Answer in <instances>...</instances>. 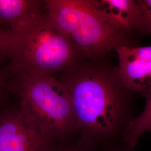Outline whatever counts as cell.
<instances>
[{
    "instance_id": "1",
    "label": "cell",
    "mask_w": 151,
    "mask_h": 151,
    "mask_svg": "<svg viewBox=\"0 0 151 151\" xmlns=\"http://www.w3.org/2000/svg\"><path fill=\"white\" fill-rule=\"evenodd\" d=\"M70 95L77 139L96 150L123 142L135 118L136 97L125 86L117 65L106 60L83 57L62 73Z\"/></svg>"
},
{
    "instance_id": "2",
    "label": "cell",
    "mask_w": 151,
    "mask_h": 151,
    "mask_svg": "<svg viewBox=\"0 0 151 151\" xmlns=\"http://www.w3.org/2000/svg\"><path fill=\"white\" fill-rule=\"evenodd\" d=\"M9 65L11 75L54 76L82 56L48 13L9 32Z\"/></svg>"
},
{
    "instance_id": "3",
    "label": "cell",
    "mask_w": 151,
    "mask_h": 151,
    "mask_svg": "<svg viewBox=\"0 0 151 151\" xmlns=\"http://www.w3.org/2000/svg\"><path fill=\"white\" fill-rule=\"evenodd\" d=\"M9 90L19 99V106L42 133L54 143L77 137L70 95L54 76L11 75Z\"/></svg>"
},
{
    "instance_id": "4",
    "label": "cell",
    "mask_w": 151,
    "mask_h": 151,
    "mask_svg": "<svg viewBox=\"0 0 151 151\" xmlns=\"http://www.w3.org/2000/svg\"><path fill=\"white\" fill-rule=\"evenodd\" d=\"M47 13L82 57L98 58L123 45H138L114 27L97 0L44 1Z\"/></svg>"
},
{
    "instance_id": "5",
    "label": "cell",
    "mask_w": 151,
    "mask_h": 151,
    "mask_svg": "<svg viewBox=\"0 0 151 151\" xmlns=\"http://www.w3.org/2000/svg\"><path fill=\"white\" fill-rule=\"evenodd\" d=\"M49 139L19 105L0 110V151H52Z\"/></svg>"
},
{
    "instance_id": "6",
    "label": "cell",
    "mask_w": 151,
    "mask_h": 151,
    "mask_svg": "<svg viewBox=\"0 0 151 151\" xmlns=\"http://www.w3.org/2000/svg\"><path fill=\"white\" fill-rule=\"evenodd\" d=\"M125 86L141 96L151 87V45H123L115 50Z\"/></svg>"
},
{
    "instance_id": "7",
    "label": "cell",
    "mask_w": 151,
    "mask_h": 151,
    "mask_svg": "<svg viewBox=\"0 0 151 151\" xmlns=\"http://www.w3.org/2000/svg\"><path fill=\"white\" fill-rule=\"evenodd\" d=\"M109 20L124 37L132 40L142 35L143 16L137 0H97Z\"/></svg>"
},
{
    "instance_id": "8",
    "label": "cell",
    "mask_w": 151,
    "mask_h": 151,
    "mask_svg": "<svg viewBox=\"0 0 151 151\" xmlns=\"http://www.w3.org/2000/svg\"><path fill=\"white\" fill-rule=\"evenodd\" d=\"M47 14L44 1L0 0V29L10 32Z\"/></svg>"
},
{
    "instance_id": "9",
    "label": "cell",
    "mask_w": 151,
    "mask_h": 151,
    "mask_svg": "<svg viewBox=\"0 0 151 151\" xmlns=\"http://www.w3.org/2000/svg\"><path fill=\"white\" fill-rule=\"evenodd\" d=\"M142 96L146 99L144 109L130 123L123 137V142L133 147H135L142 135L151 132V87Z\"/></svg>"
},
{
    "instance_id": "10",
    "label": "cell",
    "mask_w": 151,
    "mask_h": 151,
    "mask_svg": "<svg viewBox=\"0 0 151 151\" xmlns=\"http://www.w3.org/2000/svg\"><path fill=\"white\" fill-rule=\"evenodd\" d=\"M52 151H96V150L86 142L76 139L67 143H55Z\"/></svg>"
},
{
    "instance_id": "11",
    "label": "cell",
    "mask_w": 151,
    "mask_h": 151,
    "mask_svg": "<svg viewBox=\"0 0 151 151\" xmlns=\"http://www.w3.org/2000/svg\"><path fill=\"white\" fill-rule=\"evenodd\" d=\"M143 16L142 35H151V0H137Z\"/></svg>"
},
{
    "instance_id": "12",
    "label": "cell",
    "mask_w": 151,
    "mask_h": 151,
    "mask_svg": "<svg viewBox=\"0 0 151 151\" xmlns=\"http://www.w3.org/2000/svg\"><path fill=\"white\" fill-rule=\"evenodd\" d=\"M11 76L7 68L0 66V110L6 106L8 93H11L9 90V82Z\"/></svg>"
},
{
    "instance_id": "13",
    "label": "cell",
    "mask_w": 151,
    "mask_h": 151,
    "mask_svg": "<svg viewBox=\"0 0 151 151\" xmlns=\"http://www.w3.org/2000/svg\"><path fill=\"white\" fill-rule=\"evenodd\" d=\"M9 32L0 29V66L5 60H9L8 39Z\"/></svg>"
},
{
    "instance_id": "14",
    "label": "cell",
    "mask_w": 151,
    "mask_h": 151,
    "mask_svg": "<svg viewBox=\"0 0 151 151\" xmlns=\"http://www.w3.org/2000/svg\"><path fill=\"white\" fill-rule=\"evenodd\" d=\"M134 147L129 146L122 142L120 143L109 146L101 149V151H134Z\"/></svg>"
}]
</instances>
